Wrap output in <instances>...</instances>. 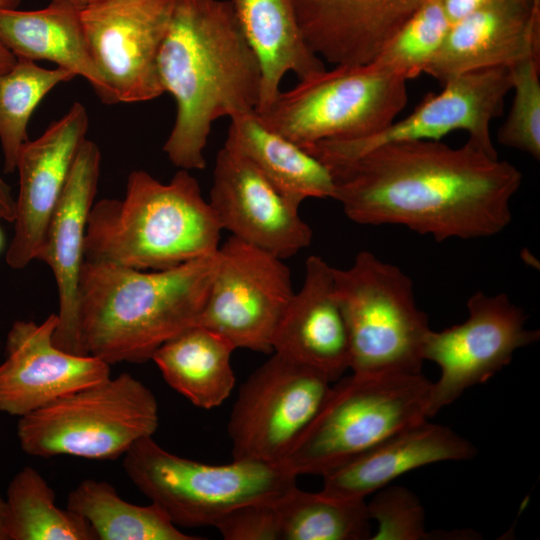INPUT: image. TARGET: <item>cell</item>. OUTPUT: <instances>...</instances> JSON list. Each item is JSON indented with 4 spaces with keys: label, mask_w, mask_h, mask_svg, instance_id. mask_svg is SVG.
Wrapping results in <instances>:
<instances>
[{
    "label": "cell",
    "mask_w": 540,
    "mask_h": 540,
    "mask_svg": "<svg viewBox=\"0 0 540 540\" xmlns=\"http://www.w3.org/2000/svg\"><path fill=\"white\" fill-rule=\"evenodd\" d=\"M277 498L239 506L214 527L226 540H280Z\"/></svg>",
    "instance_id": "cell-34"
},
{
    "label": "cell",
    "mask_w": 540,
    "mask_h": 540,
    "mask_svg": "<svg viewBox=\"0 0 540 540\" xmlns=\"http://www.w3.org/2000/svg\"><path fill=\"white\" fill-rule=\"evenodd\" d=\"M346 216L362 225H401L437 242L494 236L511 222L521 172L470 141L454 148L419 140L379 146L325 164Z\"/></svg>",
    "instance_id": "cell-1"
},
{
    "label": "cell",
    "mask_w": 540,
    "mask_h": 540,
    "mask_svg": "<svg viewBox=\"0 0 540 540\" xmlns=\"http://www.w3.org/2000/svg\"><path fill=\"white\" fill-rule=\"evenodd\" d=\"M5 503L7 540H97L84 518L57 507L53 488L30 466L12 478Z\"/></svg>",
    "instance_id": "cell-28"
},
{
    "label": "cell",
    "mask_w": 540,
    "mask_h": 540,
    "mask_svg": "<svg viewBox=\"0 0 540 540\" xmlns=\"http://www.w3.org/2000/svg\"><path fill=\"white\" fill-rule=\"evenodd\" d=\"M476 447L447 426L423 420L324 474L322 492L345 499L365 498L397 477L442 461L467 460Z\"/></svg>",
    "instance_id": "cell-22"
},
{
    "label": "cell",
    "mask_w": 540,
    "mask_h": 540,
    "mask_svg": "<svg viewBox=\"0 0 540 540\" xmlns=\"http://www.w3.org/2000/svg\"><path fill=\"white\" fill-rule=\"evenodd\" d=\"M74 77L66 69H46L22 58L0 74V143L5 173L16 171L19 152L28 141L29 119L40 101L55 86Z\"/></svg>",
    "instance_id": "cell-30"
},
{
    "label": "cell",
    "mask_w": 540,
    "mask_h": 540,
    "mask_svg": "<svg viewBox=\"0 0 540 540\" xmlns=\"http://www.w3.org/2000/svg\"><path fill=\"white\" fill-rule=\"evenodd\" d=\"M209 203L222 230L281 259L296 255L312 241L299 207L226 144L216 157Z\"/></svg>",
    "instance_id": "cell-16"
},
{
    "label": "cell",
    "mask_w": 540,
    "mask_h": 540,
    "mask_svg": "<svg viewBox=\"0 0 540 540\" xmlns=\"http://www.w3.org/2000/svg\"><path fill=\"white\" fill-rule=\"evenodd\" d=\"M305 270L303 285L294 292L275 334L273 352L333 382L350 369L349 335L335 292L333 267L312 255Z\"/></svg>",
    "instance_id": "cell-21"
},
{
    "label": "cell",
    "mask_w": 540,
    "mask_h": 540,
    "mask_svg": "<svg viewBox=\"0 0 540 540\" xmlns=\"http://www.w3.org/2000/svg\"><path fill=\"white\" fill-rule=\"evenodd\" d=\"M367 504V503H366ZM370 520L378 524L372 540H422L429 538L425 529L424 508L409 489L384 487L367 504Z\"/></svg>",
    "instance_id": "cell-33"
},
{
    "label": "cell",
    "mask_w": 540,
    "mask_h": 540,
    "mask_svg": "<svg viewBox=\"0 0 540 540\" xmlns=\"http://www.w3.org/2000/svg\"><path fill=\"white\" fill-rule=\"evenodd\" d=\"M429 93L407 117L363 138L326 140L304 147L324 164L354 159L379 146L419 140L440 141L455 131H465L468 141L498 157L490 126L502 114L512 89L511 70L495 67L455 76Z\"/></svg>",
    "instance_id": "cell-12"
},
{
    "label": "cell",
    "mask_w": 540,
    "mask_h": 540,
    "mask_svg": "<svg viewBox=\"0 0 540 540\" xmlns=\"http://www.w3.org/2000/svg\"><path fill=\"white\" fill-rule=\"evenodd\" d=\"M88 114L79 102L41 136L22 146L16 164L14 236L6 263L14 270L38 258L50 218L63 192L76 155L86 140Z\"/></svg>",
    "instance_id": "cell-17"
},
{
    "label": "cell",
    "mask_w": 540,
    "mask_h": 540,
    "mask_svg": "<svg viewBox=\"0 0 540 540\" xmlns=\"http://www.w3.org/2000/svg\"><path fill=\"white\" fill-rule=\"evenodd\" d=\"M441 0H429L387 41L372 61L404 80L425 73L448 34Z\"/></svg>",
    "instance_id": "cell-31"
},
{
    "label": "cell",
    "mask_w": 540,
    "mask_h": 540,
    "mask_svg": "<svg viewBox=\"0 0 540 540\" xmlns=\"http://www.w3.org/2000/svg\"><path fill=\"white\" fill-rule=\"evenodd\" d=\"M248 159L292 204L332 198L329 168L300 145L266 127L256 111L230 119L225 142Z\"/></svg>",
    "instance_id": "cell-25"
},
{
    "label": "cell",
    "mask_w": 540,
    "mask_h": 540,
    "mask_svg": "<svg viewBox=\"0 0 540 540\" xmlns=\"http://www.w3.org/2000/svg\"><path fill=\"white\" fill-rule=\"evenodd\" d=\"M349 335L350 369L357 374L421 373L430 332L410 277L361 251L346 269L333 267Z\"/></svg>",
    "instance_id": "cell-6"
},
{
    "label": "cell",
    "mask_w": 540,
    "mask_h": 540,
    "mask_svg": "<svg viewBox=\"0 0 540 540\" xmlns=\"http://www.w3.org/2000/svg\"><path fill=\"white\" fill-rule=\"evenodd\" d=\"M174 0H95L81 10L86 39L109 104L164 93L157 59Z\"/></svg>",
    "instance_id": "cell-14"
},
{
    "label": "cell",
    "mask_w": 540,
    "mask_h": 540,
    "mask_svg": "<svg viewBox=\"0 0 540 540\" xmlns=\"http://www.w3.org/2000/svg\"><path fill=\"white\" fill-rule=\"evenodd\" d=\"M293 295L283 259L230 236L218 249L217 269L198 325L235 349L271 353Z\"/></svg>",
    "instance_id": "cell-11"
},
{
    "label": "cell",
    "mask_w": 540,
    "mask_h": 540,
    "mask_svg": "<svg viewBox=\"0 0 540 540\" xmlns=\"http://www.w3.org/2000/svg\"><path fill=\"white\" fill-rule=\"evenodd\" d=\"M157 68L177 106L163 151L184 170L205 168L213 123L256 111L261 70L229 0H174Z\"/></svg>",
    "instance_id": "cell-2"
},
{
    "label": "cell",
    "mask_w": 540,
    "mask_h": 540,
    "mask_svg": "<svg viewBox=\"0 0 540 540\" xmlns=\"http://www.w3.org/2000/svg\"><path fill=\"white\" fill-rule=\"evenodd\" d=\"M0 220L7 221L6 215H5L4 211L1 209V207H0Z\"/></svg>",
    "instance_id": "cell-40"
},
{
    "label": "cell",
    "mask_w": 540,
    "mask_h": 540,
    "mask_svg": "<svg viewBox=\"0 0 540 540\" xmlns=\"http://www.w3.org/2000/svg\"><path fill=\"white\" fill-rule=\"evenodd\" d=\"M6 503L5 498L0 494V540L6 539L5 531Z\"/></svg>",
    "instance_id": "cell-38"
},
{
    "label": "cell",
    "mask_w": 540,
    "mask_h": 540,
    "mask_svg": "<svg viewBox=\"0 0 540 540\" xmlns=\"http://www.w3.org/2000/svg\"><path fill=\"white\" fill-rule=\"evenodd\" d=\"M218 251L163 270L84 261L79 326L87 355L109 365L151 360L165 342L198 325Z\"/></svg>",
    "instance_id": "cell-3"
},
{
    "label": "cell",
    "mask_w": 540,
    "mask_h": 540,
    "mask_svg": "<svg viewBox=\"0 0 540 540\" xmlns=\"http://www.w3.org/2000/svg\"><path fill=\"white\" fill-rule=\"evenodd\" d=\"M0 207L4 211L7 222L13 223L15 219V198L10 186L0 176Z\"/></svg>",
    "instance_id": "cell-37"
},
{
    "label": "cell",
    "mask_w": 540,
    "mask_h": 540,
    "mask_svg": "<svg viewBox=\"0 0 540 540\" xmlns=\"http://www.w3.org/2000/svg\"><path fill=\"white\" fill-rule=\"evenodd\" d=\"M101 153L96 143L81 145L67 182L50 218L38 260L56 280L59 298L54 344L69 353L87 355L79 326V282L87 221L97 192Z\"/></svg>",
    "instance_id": "cell-18"
},
{
    "label": "cell",
    "mask_w": 540,
    "mask_h": 540,
    "mask_svg": "<svg viewBox=\"0 0 540 540\" xmlns=\"http://www.w3.org/2000/svg\"><path fill=\"white\" fill-rule=\"evenodd\" d=\"M131 482L178 527L215 526L235 508L275 499L296 485L280 463L234 460L215 465L173 454L151 437L124 455Z\"/></svg>",
    "instance_id": "cell-7"
},
{
    "label": "cell",
    "mask_w": 540,
    "mask_h": 540,
    "mask_svg": "<svg viewBox=\"0 0 540 540\" xmlns=\"http://www.w3.org/2000/svg\"><path fill=\"white\" fill-rule=\"evenodd\" d=\"M513 101L498 130L500 144L540 159V58L531 57L510 68Z\"/></svg>",
    "instance_id": "cell-32"
},
{
    "label": "cell",
    "mask_w": 540,
    "mask_h": 540,
    "mask_svg": "<svg viewBox=\"0 0 540 540\" xmlns=\"http://www.w3.org/2000/svg\"><path fill=\"white\" fill-rule=\"evenodd\" d=\"M465 322L442 331L430 330L424 360L441 370L432 383L430 417L464 391L486 382L507 366L514 353L539 339L538 330L525 327L527 315L508 295L478 291L467 301Z\"/></svg>",
    "instance_id": "cell-13"
},
{
    "label": "cell",
    "mask_w": 540,
    "mask_h": 540,
    "mask_svg": "<svg viewBox=\"0 0 540 540\" xmlns=\"http://www.w3.org/2000/svg\"><path fill=\"white\" fill-rule=\"evenodd\" d=\"M406 80L373 62L336 65L299 80L257 113L301 147L370 136L395 121L408 101Z\"/></svg>",
    "instance_id": "cell-9"
},
{
    "label": "cell",
    "mask_w": 540,
    "mask_h": 540,
    "mask_svg": "<svg viewBox=\"0 0 540 540\" xmlns=\"http://www.w3.org/2000/svg\"><path fill=\"white\" fill-rule=\"evenodd\" d=\"M57 313L42 323L18 320L8 331L0 364V411L22 417L111 377L110 365L91 355L58 348Z\"/></svg>",
    "instance_id": "cell-15"
},
{
    "label": "cell",
    "mask_w": 540,
    "mask_h": 540,
    "mask_svg": "<svg viewBox=\"0 0 540 540\" xmlns=\"http://www.w3.org/2000/svg\"><path fill=\"white\" fill-rule=\"evenodd\" d=\"M331 381L278 353L241 386L228 423L234 460L279 464L309 425Z\"/></svg>",
    "instance_id": "cell-10"
},
{
    "label": "cell",
    "mask_w": 540,
    "mask_h": 540,
    "mask_svg": "<svg viewBox=\"0 0 540 540\" xmlns=\"http://www.w3.org/2000/svg\"><path fill=\"white\" fill-rule=\"evenodd\" d=\"M234 346L219 334L192 326L161 345L151 360L167 384L202 409L221 405L235 386Z\"/></svg>",
    "instance_id": "cell-26"
},
{
    "label": "cell",
    "mask_w": 540,
    "mask_h": 540,
    "mask_svg": "<svg viewBox=\"0 0 540 540\" xmlns=\"http://www.w3.org/2000/svg\"><path fill=\"white\" fill-rule=\"evenodd\" d=\"M159 424L158 403L141 381L122 373L19 417L21 449L33 457L112 460Z\"/></svg>",
    "instance_id": "cell-8"
},
{
    "label": "cell",
    "mask_w": 540,
    "mask_h": 540,
    "mask_svg": "<svg viewBox=\"0 0 540 540\" xmlns=\"http://www.w3.org/2000/svg\"><path fill=\"white\" fill-rule=\"evenodd\" d=\"M20 0H0L1 8H16ZM17 58L0 42V74L9 71L16 63Z\"/></svg>",
    "instance_id": "cell-36"
},
{
    "label": "cell",
    "mask_w": 540,
    "mask_h": 540,
    "mask_svg": "<svg viewBox=\"0 0 540 540\" xmlns=\"http://www.w3.org/2000/svg\"><path fill=\"white\" fill-rule=\"evenodd\" d=\"M540 58V0H497L452 24L425 70L447 80L475 70Z\"/></svg>",
    "instance_id": "cell-19"
},
{
    "label": "cell",
    "mask_w": 540,
    "mask_h": 540,
    "mask_svg": "<svg viewBox=\"0 0 540 540\" xmlns=\"http://www.w3.org/2000/svg\"><path fill=\"white\" fill-rule=\"evenodd\" d=\"M497 0H441L443 11L452 25Z\"/></svg>",
    "instance_id": "cell-35"
},
{
    "label": "cell",
    "mask_w": 540,
    "mask_h": 540,
    "mask_svg": "<svg viewBox=\"0 0 540 540\" xmlns=\"http://www.w3.org/2000/svg\"><path fill=\"white\" fill-rule=\"evenodd\" d=\"M81 10L65 0H51L38 10L0 9V42L16 58L47 60L85 78L101 101L108 95L94 63Z\"/></svg>",
    "instance_id": "cell-23"
},
{
    "label": "cell",
    "mask_w": 540,
    "mask_h": 540,
    "mask_svg": "<svg viewBox=\"0 0 540 540\" xmlns=\"http://www.w3.org/2000/svg\"><path fill=\"white\" fill-rule=\"evenodd\" d=\"M65 1L69 2L76 8L82 10L83 8H85L86 6L94 2L95 0H65Z\"/></svg>",
    "instance_id": "cell-39"
},
{
    "label": "cell",
    "mask_w": 540,
    "mask_h": 540,
    "mask_svg": "<svg viewBox=\"0 0 540 540\" xmlns=\"http://www.w3.org/2000/svg\"><path fill=\"white\" fill-rule=\"evenodd\" d=\"M261 70L256 113L275 101L288 73L299 80L325 69L322 59L308 46L292 0H229Z\"/></svg>",
    "instance_id": "cell-24"
},
{
    "label": "cell",
    "mask_w": 540,
    "mask_h": 540,
    "mask_svg": "<svg viewBox=\"0 0 540 540\" xmlns=\"http://www.w3.org/2000/svg\"><path fill=\"white\" fill-rule=\"evenodd\" d=\"M305 41L333 65L372 62L429 0H292Z\"/></svg>",
    "instance_id": "cell-20"
},
{
    "label": "cell",
    "mask_w": 540,
    "mask_h": 540,
    "mask_svg": "<svg viewBox=\"0 0 540 540\" xmlns=\"http://www.w3.org/2000/svg\"><path fill=\"white\" fill-rule=\"evenodd\" d=\"M432 382L417 374H357L331 385L317 413L280 463L323 476L390 435L430 417Z\"/></svg>",
    "instance_id": "cell-5"
},
{
    "label": "cell",
    "mask_w": 540,
    "mask_h": 540,
    "mask_svg": "<svg viewBox=\"0 0 540 540\" xmlns=\"http://www.w3.org/2000/svg\"><path fill=\"white\" fill-rule=\"evenodd\" d=\"M66 508L84 518L97 540H197L180 531L156 504L125 501L109 483L82 480L67 497Z\"/></svg>",
    "instance_id": "cell-27"
},
{
    "label": "cell",
    "mask_w": 540,
    "mask_h": 540,
    "mask_svg": "<svg viewBox=\"0 0 540 540\" xmlns=\"http://www.w3.org/2000/svg\"><path fill=\"white\" fill-rule=\"evenodd\" d=\"M280 540L370 539L365 500L345 499L296 485L276 499Z\"/></svg>",
    "instance_id": "cell-29"
},
{
    "label": "cell",
    "mask_w": 540,
    "mask_h": 540,
    "mask_svg": "<svg viewBox=\"0 0 540 540\" xmlns=\"http://www.w3.org/2000/svg\"><path fill=\"white\" fill-rule=\"evenodd\" d=\"M222 227L188 170L168 183L130 173L123 199L94 203L87 221L86 261L163 270L218 251Z\"/></svg>",
    "instance_id": "cell-4"
},
{
    "label": "cell",
    "mask_w": 540,
    "mask_h": 540,
    "mask_svg": "<svg viewBox=\"0 0 540 540\" xmlns=\"http://www.w3.org/2000/svg\"><path fill=\"white\" fill-rule=\"evenodd\" d=\"M2 248V235H1V232H0V250Z\"/></svg>",
    "instance_id": "cell-41"
}]
</instances>
